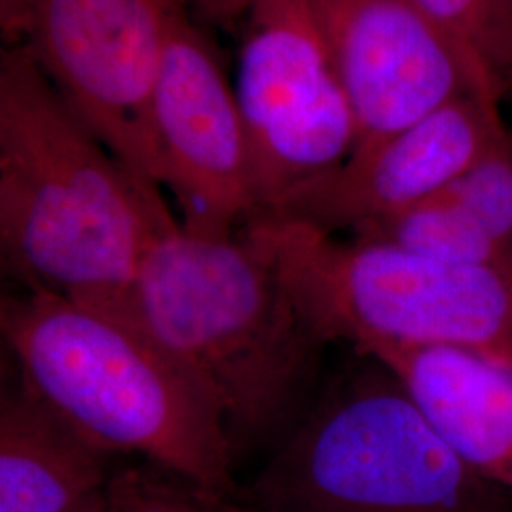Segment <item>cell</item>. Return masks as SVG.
I'll use <instances>...</instances> for the list:
<instances>
[{
  "mask_svg": "<svg viewBox=\"0 0 512 512\" xmlns=\"http://www.w3.org/2000/svg\"><path fill=\"white\" fill-rule=\"evenodd\" d=\"M175 219L74 112L31 52L0 61V243L21 287L139 319L135 285Z\"/></svg>",
  "mask_w": 512,
  "mask_h": 512,
  "instance_id": "obj_1",
  "label": "cell"
},
{
  "mask_svg": "<svg viewBox=\"0 0 512 512\" xmlns=\"http://www.w3.org/2000/svg\"><path fill=\"white\" fill-rule=\"evenodd\" d=\"M0 329L21 384L84 437L207 499L236 495L219 406L141 319L23 287L2 296Z\"/></svg>",
  "mask_w": 512,
  "mask_h": 512,
  "instance_id": "obj_2",
  "label": "cell"
},
{
  "mask_svg": "<svg viewBox=\"0 0 512 512\" xmlns=\"http://www.w3.org/2000/svg\"><path fill=\"white\" fill-rule=\"evenodd\" d=\"M135 308L211 393L236 452L287 435L308 410L327 344L247 230L209 238L169 220L141 260Z\"/></svg>",
  "mask_w": 512,
  "mask_h": 512,
  "instance_id": "obj_3",
  "label": "cell"
},
{
  "mask_svg": "<svg viewBox=\"0 0 512 512\" xmlns=\"http://www.w3.org/2000/svg\"><path fill=\"white\" fill-rule=\"evenodd\" d=\"M357 359L232 499L256 512H511L512 494L459 458L384 365Z\"/></svg>",
  "mask_w": 512,
  "mask_h": 512,
  "instance_id": "obj_4",
  "label": "cell"
},
{
  "mask_svg": "<svg viewBox=\"0 0 512 512\" xmlns=\"http://www.w3.org/2000/svg\"><path fill=\"white\" fill-rule=\"evenodd\" d=\"M294 304L329 344L452 346L512 366V277L304 224L249 219Z\"/></svg>",
  "mask_w": 512,
  "mask_h": 512,
  "instance_id": "obj_5",
  "label": "cell"
},
{
  "mask_svg": "<svg viewBox=\"0 0 512 512\" xmlns=\"http://www.w3.org/2000/svg\"><path fill=\"white\" fill-rule=\"evenodd\" d=\"M234 84L256 213L342 164L357 122L327 46L302 0H256Z\"/></svg>",
  "mask_w": 512,
  "mask_h": 512,
  "instance_id": "obj_6",
  "label": "cell"
},
{
  "mask_svg": "<svg viewBox=\"0 0 512 512\" xmlns=\"http://www.w3.org/2000/svg\"><path fill=\"white\" fill-rule=\"evenodd\" d=\"M179 2L31 0L23 38L95 137L131 173L160 188L152 103L167 21Z\"/></svg>",
  "mask_w": 512,
  "mask_h": 512,
  "instance_id": "obj_7",
  "label": "cell"
},
{
  "mask_svg": "<svg viewBox=\"0 0 512 512\" xmlns=\"http://www.w3.org/2000/svg\"><path fill=\"white\" fill-rule=\"evenodd\" d=\"M164 183L184 230L230 238L255 215L251 158L234 86L179 2L167 21L152 103Z\"/></svg>",
  "mask_w": 512,
  "mask_h": 512,
  "instance_id": "obj_8",
  "label": "cell"
},
{
  "mask_svg": "<svg viewBox=\"0 0 512 512\" xmlns=\"http://www.w3.org/2000/svg\"><path fill=\"white\" fill-rule=\"evenodd\" d=\"M509 133L499 103L465 93L401 131L353 148L342 164L298 184L251 219L351 234L435 196Z\"/></svg>",
  "mask_w": 512,
  "mask_h": 512,
  "instance_id": "obj_9",
  "label": "cell"
},
{
  "mask_svg": "<svg viewBox=\"0 0 512 512\" xmlns=\"http://www.w3.org/2000/svg\"><path fill=\"white\" fill-rule=\"evenodd\" d=\"M302 2L348 93L355 147L401 131L465 93L476 95L456 46L416 0Z\"/></svg>",
  "mask_w": 512,
  "mask_h": 512,
  "instance_id": "obj_10",
  "label": "cell"
},
{
  "mask_svg": "<svg viewBox=\"0 0 512 512\" xmlns=\"http://www.w3.org/2000/svg\"><path fill=\"white\" fill-rule=\"evenodd\" d=\"M442 440L476 473L512 494V366L452 346L370 344Z\"/></svg>",
  "mask_w": 512,
  "mask_h": 512,
  "instance_id": "obj_11",
  "label": "cell"
},
{
  "mask_svg": "<svg viewBox=\"0 0 512 512\" xmlns=\"http://www.w3.org/2000/svg\"><path fill=\"white\" fill-rule=\"evenodd\" d=\"M109 450L19 384L0 401V512H78L116 471Z\"/></svg>",
  "mask_w": 512,
  "mask_h": 512,
  "instance_id": "obj_12",
  "label": "cell"
},
{
  "mask_svg": "<svg viewBox=\"0 0 512 512\" xmlns=\"http://www.w3.org/2000/svg\"><path fill=\"white\" fill-rule=\"evenodd\" d=\"M351 238L395 245L459 266L497 270L512 277V251L456 203L435 194L397 215L368 222Z\"/></svg>",
  "mask_w": 512,
  "mask_h": 512,
  "instance_id": "obj_13",
  "label": "cell"
},
{
  "mask_svg": "<svg viewBox=\"0 0 512 512\" xmlns=\"http://www.w3.org/2000/svg\"><path fill=\"white\" fill-rule=\"evenodd\" d=\"M456 46L476 95L501 103L512 92L509 0H416Z\"/></svg>",
  "mask_w": 512,
  "mask_h": 512,
  "instance_id": "obj_14",
  "label": "cell"
},
{
  "mask_svg": "<svg viewBox=\"0 0 512 512\" xmlns=\"http://www.w3.org/2000/svg\"><path fill=\"white\" fill-rule=\"evenodd\" d=\"M442 194L512 251V135L456 177Z\"/></svg>",
  "mask_w": 512,
  "mask_h": 512,
  "instance_id": "obj_15",
  "label": "cell"
},
{
  "mask_svg": "<svg viewBox=\"0 0 512 512\" xmlns=\"http://www.w3.org/2000/svg\"><path fill=\"white\" fill-rule=\"evenodd\" d=\"M78 512H207L202 499L175 476L147 463L116 469Z\"/></svg>",
  "mask_w": 512,
  "mask_h": 512,
  "instance_id": "obj_16",
  "label": "cell"
},
{
  "mask_svg": "<svg viewBox=\"0 0 512 512\" xmlns=\"http://www.w3.org/2000/svg\"><path fill=\"white\" fill-rule=\"evenodd\" d=\"M256 0H188L200 18L217 25H232L239 19H245Z\"/></svg>",
  "mask_w": 512,
  "mask_h": 512,
  "instance_id": "obj_17",
  "label": "cell"
},
{
  "mask_svg": "<svg viewBox=\"0 0 512 512\" xmlns=\"http://www.w3.org/2000/svg\"><path fill=\"white\" fill-rule=\"evenodd\" d=\"M31 0H0V29L8 46L23 44Z\"/></svg>",
  "mask_w": 512,
  "mask_h": 512,
  "instance_id": "obj_18",
  "label": "cell"
},
{
  "mask_svg": "<svg viewBox=\"0 0 512 512\" xmlns=\"http://www.w3.org/2000/svg\"><path fill=\"white\" fill-rule=\"evenodd\" d=\"M200 499L207 512H256L236 499H207V497H200Z\"/></svg>",
  "mask_w": 512,
  "mask_h": 512,
  "instance_id": "obj_19",
  "label": "cell"
},
{
  "mask_svg": "<svg viewBox=\"0 0 512 512\" xmlns=\"http://www.w3.org/2000/svg\"><path fill=\"white\" fill-rule=\"evenodd\" d=\"M509 8H511V23H512V0H509Z\"/></svg>",
  "mask_w": 512,
  "mask_h": 512,
  "instance_id": "obj_20",
  "label": "cell"
}]
</instances>
